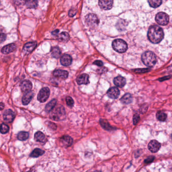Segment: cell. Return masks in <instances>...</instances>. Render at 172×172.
Masks as SVG:
<instances>
[{"label":"cell","mask_w":172,"mask_h":172,"mask_svg":"<svg viewBox=\"0 0 172 172\" xmlns=\"http://www.w3.org/2000/svg\"><path fill=\"white\" fill-rule=\"evenodd\" d=\"M147 37L151 42L156 44L162 41L164 37V33L161 27L158 25H153L149 28Z\"/></svg>","instance_id":"6da1fadb"},{"label":"cell","mask_w":172,"mask_h":172,"mask_svg":"<svg viewBox=\"0 0 172 172\" xmlns=\"http://www.w3.org/2000/svg\"><path fill=\"white\" fill-rule=\"evenodd\" d=\"M50 117L55 121H60L66 118V112L64 106L58 105L51 111Z\"/></svg>","instance_id":"7a4b0ae2"},{"label":"cell","mask_w":172,"mask_h":172,"mask_svg":"<svg viewBox=\"0 0 172 172\" xmlns=\"http://www.w3.org/2000/svg\"><path fill=\"white\" fill-rule=\"evenodd\" d=\"M142 61L143 64L147 67H153L157 62V57L156 55L151 51H147L144 52L141 57Z\"/></svg>","instance_id":"3957f363"},{"label":"cell","mask_w":172,"mask_h":172,"mask_svg":"<svg viewBox=\"0 0 172 172\" xmlns=\"http://www.w3.org/2000/svg\"><path fill=\"white\" fill-rule=\"evenodd\" d=\"M112 47L114 50L120 53L125 52L127 49V45L121 39H116L112 43Z\"/></svg>","instance_id":"277c9868"},{"label":"cell","mask_w":172,"mask_h":172,"mask_svg":"<svg viewBox=\"0 0 172 172\" xmlns=\"http://www.w3.org/2000/svg\"><path fill=\"white\" fill-rule=\"evenodd\" d=\"M86 23L91 28L97 27L99 23V20L97 16L94 14H89L86 17Z\"/></svg>","instance_id":"5b68a950"},{"label":"cell","mask_w":172,"mask_h":172,"mask_svg":"<svg viewBox=\"0 0 172 172\" xmlns=\"http://www.w3.org/2000/svg\"><path fill=\"white\" fill-rule=\"evenodd\" d=\"M156 21L160 25H166L169 22V17L164 12H159L156 16Z\"/></svg>","instance_id":"8992f818"},{"label":"cell","mask_w":172,"mask_h":172,"mask_svg":"<svg viewBox=\"0 0 172 172\" xmlns=\"http://www.w3.org/2000/svg\"><path fill=\"white\" fill-rule=\"evenodd\" d=\"M50 95V90L48 87H44L39 93L37 99L40 103H45L47 101Z\"/></svg>","instance_id":"52a82bcc"},{"label":"cell","mask_w":172,"mask_h":172,"mask_svg":"<svg viewBox=\"0 0 172 172\" xmlns=\"http://www.w3.org/2000/svg\"><path fill=\"white\" fill-rule=\"evenodd\" d=\"M37 46V43L36 41H31L27 43L24 45L23 50L25 54H29L31 53Z\"/></svg>","instance_id":"ba28073f"},{"label":"cell","mask_w":172,"mask_h":172,"mask_svg":"<svg viewBox=\"0 0 172 172\" xmlns=\"http://www.w3.org/2000/svg\"><path fill=\"white\" fill-rule=\"evenodd\" d=\"M73 140L71 137L69 135H64L60 138V143L61 145L66 148L72 145Z\"/></svg>","instance_id":"9c48e42d"},{"label":"cell","mask_w":172,"mask_h":172,"mask_svg":"<svg viewBox=\"0 0 172 172\" xmlns=\"http://www.w3.org/2000/svg\"><path fill=\"white\" fill-rule=\"evenodd\" d=\"M15 117V113L10 109L6 110L3 114L4 120L8 123H11L13 122Z\"/></svg>","instance_id":"30bf717a"},{"label":"cell","mask_w":172,"mask_h":172,"mask_svg":"<svg viewBox=\"0 0 172 172\" xmlns=\"http://www.w3.org/2000/svg\"><path fill=\"white\" fill-rule=\"evenodd\" d=\"M113 1L111 0H101L99 1V5L104 10H110L113 6Z\"/></svg>","instance_id":"8fae6325"},{"label":"cell","mask_w":172,"mask_h":172,"mask_svg":"<svg viewBox=\"0 0 172 172\" xmlns=\"http://www.w3.org/2000/svg\"><path fill=\"white\" fill-rule=\"evenodd\" d=\"M107 95L112 99H116L120 95V91L117 87H112L107 91Z\"/></svg>","instance_id":"7c38bea8"},{"label":"cell","mask_w":172,"mask_h":172,"mask_svg":"<svg viewBox=\"0 0 172 172\" xmlns=\"http://www.w3.org/2000/svg\"><path fill=\"white\" fill-rule=\"evenodd\" d=\"M20 87L22 91L26 93L31 91V89L32 88V84L31 82L29 80H24L22 81L21 83Z\"/></svg>","instance_id":"4fadbf2b"},{"label":"cell","mask_w":172,"mask_h":172,"mask_svg":"<svg viewBox=\"0 0 172 172\" xmlns=\"http://www.w3.org/2000/svg\"><path fill=\"white\" fill-rule=\"evenodd\" d=\"M160 147V143L156 140H151L149 143L148 148L149 151L152 153H157Z\"/></svg>","instance_id":"5bb4252c"},{"label":"cell","mask_w":172,"mask_h":172,"mask_svg":"<svg viewBox=\"0 0 172 172\" xmlns=\"http://www.w3.org/2000/svg\"><path fill=\"white\" fill-rule=\"evenodd\" d=\"M53 75L56 77L65 79L67 78L69 75V73L66 71L62 70H56L53 72Z\"/></svg>","instance_id":"9a60e30c"},{"label":"cell","mask_w":172,"mask_h":172,"mask_svg":"<svg viewBox=\"0 0 172 172\" xmlns=\"http://www.w3.org/2000/svg\"><path fill=\"white\" fill-rule=\"evenodd\" d=\"M89 75L87 74H83L77 77V81L78 84H88L89 83Z\"/></svg>","instance_id":"2e32d148"},{"label":"cell","mask_w":172,"mask_h":172,"mask_svg":"<svg viewBox=\"0 0 172 172\" xmlns=\"http://www.w3.org/2000/svg\"><path fill=\"white\" fill-rule=\"evenodd\" d=\"M72 57L69 55H64L60 59V63L63 66H69L72 64Z\"/></svg>","instance_id":"e0dca14e"},{"label":"cell","mask_w":172,"mask_h":172,"mask_svg":"<svg viewBox=\"0 0 172 172\" xmlns=\"http://www.w3.org/2000/svg\"><path fill=\"white\" fill-rule=\"evenodd\" d=\"M16 46L14 44H11L7 45L2 48L1 52L4 54H8L15 50Z\"/></svg>","instance_id":"ac0fdd59"},{"label":"cell","mask_w":172,"mask_h":172,"mask_svg":"<svg viewBox=\"0 0 172 172\" xmlns=\"http://www.w3.org/2000/svg\"><path fill=\"white\" fill-rule=\"evenodd\" d=\"M34 93L32 91L26 93L22 97V103L24 105H27L31 102V99L33 98Z\"/></svg>","instance_id":"d6986e66"},{"label":"cell","mask_w":172,"mask_h":172,"mask_svg":"<svg viewBox=\"0 0 172 172\" xmlns=\"http://www.w3.org/2000/svg\"><path fill=\"white\" fill-rule=\"evenodd\" d=\"M114 83L118 87H123L126 84L125 78L121 76H117L114 78Z\"/></svg>","instance_id":"ffe728a7"},{"label":"cell","mask_w":172,"mask_h":172,"mask_svg":"<svg viewBox=\"0 0 172 172\" xmlns=\"http://www.w3.org/2000/svg\"><path fill=\"white\" fill-rule=\"evenodd\" d=\"M34 139L35 141L40 142L41 143H45L47 141V139L45 134L41 131H37L35 134Z\"/></svg>","instance_id":"44dd1931"},{"label":"cell","mask_w":172,"mask_h":172,"mask_svg":"<svg viewBox=\"0 0 172 172\" xmlns=\"http://www.w3.org/2000/svg\"><path fill=\"white\" fill-rule=\"evenodd\" d=\"M132 101V97L130 93H126L121 99V102L124 104H129Z\"/></svg>","instance_id":"7402d4cb"},{"label":"cell","mask_w":172,"mask_h":172,"mask_svg":"<svg viewBox=\"0 0 172 172\" xmlns=\"http://www.w3.org/2000/svg\"><path fill=\"white\" fill-rule=\"evenodd\" d=\"M100 123L101 125L104 129L108 131H111L114 129V128L112 127L110 125V124H109L107 120L105 119H101Z\"/></svg>","instance_id":"603a6c76"},{"label":"cell","mask_w":172,"mask_h":172,"mask_svg":"<svg viewBox=\"0 0 172 172\" xmlns=\"http://www.w3.org/2000/svg\"><path fill=\"white\" fill-rule=\"evenodd\" d=\"M70 39L69 34L66 32H62L59 35L58 37V41L62 42H67Z\"/></svg>","instance_id":"cb8c5ba5"},{"label":"cell","mask_w":172,"mask_h":172,"mask_svg":"<svg viewBox=\"0 0 172 172\" xmlns=\"http://www.w3.org/2000/svg\"><path fill=\"white\" fill-rule=\"evenodd\" d=\"M56 104V99H52L49 103L47 104L45 106V111L47 112H50L54 108Z\"/></svg>","instance_id":"d4e9b609"},{"label":"cell","mask_w":172,"mask_h":172,"mask_svg":"<svg viewBox=\"0 0 172 172\" xmlns=\"http://www.w3.org/2000/svg\"><path fill=\"white\" fill-rule=\"evenodd\" d=\"M45 151H42L39 149H34L33 151L31 153L30 156L32 157H37L43 155Z\"/></svg>","instance_id":"484cf974"},{"label":"cell","mask_w":172,"mask_h":172,"mask_svg":"<svg viewBox=\"0 0 172 172\" xmlns=\"http://www.w3.org/2000/svg\"><path fill=\"white\" fill-rule=\"evenodd\" d=\"M52 57L55 58H58L61 55V50L58 47H53L51 50Z\"/></svg>","instance_id":"4316f807"},{"label":"cell","mask_w":172,"mask_h":172,"mask_svg":"<svg viewBox=\"0 0 172 172\" xmlns=\"http://www.w3.org/2000/svg\"><path fill=\"white\" fill-rule=\"evenodd\" d=\"M17 138L21 141L26 140L29 138V133L25 131L20 132L18 134Z\"/></svg>","instance_id":"83f0119b"},{"label":"cell","mask_w":172,"mask_h":172,"mask_svg":"<svg viewBox=\"0 0 172 172\" xmlns=\"http://www.w3.org/2000/svg\"><path fill=\"white\" fill-rule=\"evenodd\" d=\"M149 5L153 8H157L162 3L161 0H149L148 1Z\"/></svg>","instance_id":"f1b7e54d"},{"label":"cell","mask_w":172,"mask_h":172,"mask_svg":"<svg viewBox=\"0 0 172 172\" xmlns=\"http://www.w3.org/2000/svg\"><path fill=\"white\" fill-rule=\"evenodd\" d=\"M156 117L159 121H164L165 120H166L167 115L165 113L163 112L162 111H159L157 112Z\"/></svg>","instance_id":"f546056e"},{"label":"cell","mask_w":172,"mask_h":172,"mask_svg":"<svg viewBox=\"0 0 172 172\" xmlns=\"http://www.w3.org/2000/svg\"><path fill=\"white\" fill-rule=\"evenodd\" d=\"M26 5L28 8H35L38 5L37 1H28L26 2Z\"/></svg>","instance_id":"4dcf8cb0"},{"label":"cell","mask_w":172,"mask_h":172,"mask_svg":"<svg viewBox=\"0 0 172 172\" xmlns=\"http://www.w3.org/2000/svg\"><path fill=\"white\" fill-rule=\"evenodd\" d=\"M9 130V127L7 125H6L5 123H3V124L1 125V126H0V132H1V133H8Z\"/></svg>","instance_id":"1f68e13d"},{"label":"cell","mask_w":172,"mask_h":172,"mask_svg":"<svg viewBox=\"0 0 172 172\" xmlns=\"http://www.w3.org/2000/svg\"><path fill=\"white\" fill-rule=\"evenodd\" d=\"M66 103L68 106L70 107L73 106L74 104V100L73 99L72 97H66Z\"/></svg>","instance_id":"d6a6232c"},{"label":"cell","mask_w":172,"mask_h":172,"mask_svg":"<svg viewBox=\"0 0 172 172\" xmlns=\"http://www.w3.org/2000/svg\"><path fill=\"white\" fill-rule=\"evenodd\" d=\"M77 13V10L75 8H72L69 11V15L70 17H73Z\"/></svg>","instance_id":"836d02e7"},{"label":"cell","mask_w":172,"mask_h":172,"mask_svg":"<svg viewBox=\"0 0 172 172\" xmlns=\"http://www.w3.org/2000/svg\"><path fill=\"white\" fill-rule=\"evenodd\" d=\"M139 119H140V117H139L138 115H134V118H133V122H134V125H136V124H137L138 122L139 121Z\"/></svg>","instance_id":"e575fe53"},{"label":"cell","mask_w":172,"mask_h":172,"mask_svg":"<svg viewBox=\"0 0 172 172\" xmlns=\"http://www.w3.org/2000/svg\"><path fill=\"white\" fill-rule=\"evenodd\" d=\"M149 69H135L134 70V71L137 73H145L149 71Z\"/></svg>","instance_id":"d590c367"},{"label":"cell","mask_w":172,"mask_h":172,"mask_svg":"<svg viewBox=\"0 0 172 172\" xmlns=\"http://www.w3.org/2000/svg\"><path fill=\"white\" fill-rule=\"evenodd\" d=\"M6 35L5 33H0V44L6 40Z\"/></svg>","instance_id":"8d00e7d4"},{"label":"cell","mask_w":172,"mask_h":172,"mask_svg":"<svg viewBox=\"0 0 172 172\" xmlns=\"http://www.w3.org/2000/svg\"><path fill=\"white\" fill-rule=\"evenodd\" d=\"M155 159V157H153V156H151V157H149L148 158L145 160V164H149L152 162Z\"/></svg>","instance_id":"74e56055"},{"label":"cell","mask_w":172,"mask_h":172,"mask_svg":"<svg viewBox=\"0 0 172 172\" xmlns=\"http://www.w3.org/2000/svg\"><path fill=\"white\" fill-rule=\"evenodd\" d=\"M93 64H95L96 65L98 66H102L103 65V62L102 61H99V60H96V61H95V62L93 63Z\"/></svg>","instance_id":"f35d334b"},{"label":"cell","mask_w":172,"mask_h":172,"mask_svg":"<svg viewBox=\"0 0 172 172\" xmlns=\"http://www.w3.org/2000/svg\"><path fill=\"white\" fill-rule=\"evenodd\" d=\"M49 126L51 128H52V129L56 130V124H53V123H51L50 122L49 123Z\"/></svg>","instance_id":"ab89813d"},{"label":"cell","mask_w":172,"mask_h":172,"mask_svg":"<svg viewBox=\"0 0 172 172\" xmlns=\"http://www.w3.org/2000/svg\"><path fill=\"white\" fill-rule=\"evenodd\" d=\"M100 70L101 71L100 72V73H104V72H105L107 71V68H105V67L99 68V69H98L97 71H100Z\"/></svg>","instance_id":"60d3db41"},{"label":"cell","mask_w":172,"mask_h":172,"mask_svg":"<svg viewBox=\"0 0 172 172\" xmlns=\"http://www.w3.org/2000/svg\"><path fill=\"white\" fill-rule=\"evenodd\" d=\"M58 32H59V30L58 29H56V30H55L54 31H52V35H58Z\"/></svg>","instance_id":"b9f144b4"},{"label":"cell","mask_w":172,"mask_h":172,"mask_svg":"<svg viewBox=\"0 0 172 172\" xmlns=\"http://www.w3.org/2000/svg\"><path fill=\"white\" fill-rule=\"evenodd\" d=\"M4 108V104L2 103H0V111L2 110Z\"/></svg>","instance_id":"7bdbcfd3"},{"label":"cell","mask_w":172,"mask_h":172,"mask_svg":"<svg viewBox=\"0 0 172 172\" xmlns=\"http://www.w3.org/2000/svg\"><path fill=\"white\" fill-rule=\"evenodd\" d=\"M94 172H101V171H95Z\"/></svg>","instance_id":"ee69618b"},{"label":"cell","mask_w":172,"mask_h":172,"mask_svg":"<svg viewBox=\"0 0 172 172\" xmlns=\"http://www.w3.org/2000/svg\"></svg>","instance_id":"f6af8a7d"}]
</instances>
